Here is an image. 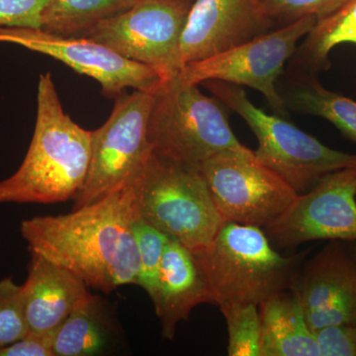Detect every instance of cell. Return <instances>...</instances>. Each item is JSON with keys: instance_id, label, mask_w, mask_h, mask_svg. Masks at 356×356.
Instances as JSON below:
<instances>
[{"instance_id": "5b68a950", "label": "cell", "mask_w": 356, "mask_h": 356, "mask_svg": "<svg viewBox=\"0 0 356 356\" xmlns=\"http://www.w3.org/2000/svg\"><path fill=\"white\" fill-rule=\"evenodd\" d=\"M216 97L204 95L198 84L175 76L156 91L147 124L154 152L193 166L224 151H247L229 126L228 115Z\"/></svg>"}, {"instance_id": "30bf717a", "label": "cell", "mask_w": 356, "mask_h": 356, "mask_svg": "<svg viewBox=\"0 0 356 356\" xmlns=\"http://www.w3.org/2000/svg\"><path fill=\"white\" fill-rule=\"evenodd\" d=\"M197 168L226 222L264 229L299 194L250 149L221 152Z\"/></svg>"}, {"instance_id": "52a82bcc", "label": "cell", "mask_w": 356, "mask_h": 356, "mask_svg": "<svg viewBox=\"0 0 356 356\" xmlns=\"http://www.w3.org/2000/svg\"><path fill=\"white\" fill-rule=\"evenodd\" d=\"M156 91L134 90L115 98L109 118L92 131L88 177L72 209L96 202L139 177L154 151L147 124Z\"/></svg>"}, {"instance_id": "9a60e30c", "label": "cell", "mask_w": 356, "mask_h": 356, "mask_svg": "<svg viewBox=\"0 0 356 356\" xmlns=\"http://www.w3.org/2000/svg\"><path fill=\"white\" fill-rule=\"evenodd\" d=\"M22 286L28 332L50 336L84 298L88 286L76 274L31 252Z\"/></svg>"}, {"instance_id": "6da1fadb", "label": "cell", "mask_w": 356, "mask_h": 356, "mask_svg": "<svg viewBox=\"0 0 356 356\" xmlns=\"http://www.w3.org/2000/svg\"><path fill=\"white\" fill-rule=\"evenodd\" d=\"M135 218L130 184L70 214L24 220L21 235L33 254L76 274L88 287L110 293L138 283Z\"/></svg>"}, {"instance_id": "603a6c76", "label": "cell", "mask_w": 356, "mask_h": 356, "mask_svg": "<svg viewBox=\"0 0 356 356\" xmlns=\"http://www.w3.org/2000/svg\"><path fill=\"white\" fill-rule=\"evenodd\" d=\"M134 231L140 254V273L137 285L142 287L152 298L158 286L161 259L170 238L143 220L137 211Z\"/></svg>"}, {"instance_id": "ba28073f", "label": "cell", "mask_w": 356, "mask_h": 356, "mask_svg": "<svg viewBox=\"0 0 356 356\" xmlns=\"http://www.w3.org/2000/svg\"><path fill=\"white\" fill-rule=\"evenodd\" d=\"M316 16H307L278 29L238 44L198 62L189 63L178 72L180 83L202 84L208 81L248 86L261 92L278 116H288V108L278 90L277 81L284 74L298 42L315 24Z\"/></svg>"}, {"instance_id": "7402d4cb", "label": "cell", "mask_w": 356, "mask_h": 356, "mask_svg": "<svg viewBox=\"0 0 356 356\" xmlns=\"http://www.w3.org/2000/svg\"><path fill=\"white\" fill-rule=\"evenodd\" d=\"M228 327L229 356H261V318L254 304L220 307Z\"/></svg>"}, {"instance_id": "4316f807", "label": "cell", "mask_w": 356, "mask_h": 356, "mask_svg": "<svg viewBox=\"0 0 356 356\" xmlns=\"http://www.w3.org/2000/svg\"><path fill=\"white\" fill-rule=\"evenodd\" d=\"M320 356H356V325H327L314 331Z\"/></svg>"}, {"instance_id": "3957f363", "label": "cell", "mask_w": 356, "mask_h": 356, "mask_svg": "<svg viewBox=\"0 0 356 356\" xmlns=\"http://www.w3.org/2000/svg\"><path fill=\"white\" fill-rule=\"evenodd\" d=\"M214 305L254 304L291 287L306 252L283 257L264 229L226 222L207 248L194 252Z\"/></svg>"}, {"instance_id": "cb8c5ba5", "label": "cell", "mask_w": 356, "mask_h": 356, "mask_svg": "<svg viewBox=\"0 0 356 356\" xmlns=\"http://www.w3.org/2000/svg\"><path fill=\"white\" fill-rule=\"evenodd\" d=\"M27 334L22 286L13 278H4L0 280V350Z\"/></svg>"}, {"instance_id": "7a4b0ae2", "label": "cell", "mask_w": 356, "mask_h": 356, "mask_svg": "<svg viewBox=\"0 0 356 356\" xmlns=\"http://www.w3.org/2000/svg\"><path fill=\"white\" fill-rule=\"evenodd\" d=\"M92 131L65 113L50 72L39 77L31 144L17 172L0 181V203L65 202L83 188Z\"/></svg>"}, {"instance_id": "277c9868", "label": "cell", "mask_w": 356, "mask_h": 356, "mask_svg": "<svg viewBox=\"0 0 356 356\" xmlns=\"http://www.w3.org/2000/svg\"><path fill=\"white\" fill-rule=\"evenodd\" d=\"M132 186L138 215L191 252L207 248L226 222L196 166L153 151Z\"/></svg>"}, {"instance_id": "8fae6325", "label": "cell", "mask_w": 356, "mask_h": 356, "mask_svg": "<svg viewBox=\"0 0 356 356\" xmlns=\"http://www.w3.org/2000/svg\"><path fill=\"white\" fill-rule=\"evenodd\" d=\"M264 229L273 245L280 248L316 241L356 242V168L320 178Z\"/></svg>"}, {"instance_id": "f1b7e54d", "label": "cell", "mask_w": 356, "mask_h": 356, "mask_svg": "<svg viewBox=\"0 0 356 356\" xmlns=\"http://www.w3.org/2000/svg\"><path fill=\"white\" fill-rule=\"evenodd\" d=\"M346 247H348V252L353 255V259H355L356 261V242L348 243Z\"/></svg>"}, {"instance_id": "484cf974", "label": "cell", "mask_w": 356, "mask_h": 356, "mask_svg": "<svg viewBox=\"0 0 356 356\" xmlns=\"http://www.w3.org/2000/svg\"><path fill=\"white\" fill-rule=\"evenodd\" d=\"M48 0H0V27L41 29Z\"/></svg>"}, {"instance_id": "7c38bea8", "label": "cell", "mask_w": 356, "mask_h": 356, "mask_svg": "<svg viewBox=\"0 0 356 356\" xmlns=\"http://www.w3.org/2000/svg\"><path fill=\"white\" fill-rule=\"evenodd\" d=\"M0 43L15 44L60 60L95 79L103 95L116 98L124 89L156 91L165 81L158 70L122 57L84 37H65L42 29L0 27Z\"/></svg>"}, {"instance_id": "ac0fdd59", "label": "cell", "mask_w": 356, "mask_h": 356, "mask_svg": "<svg viewBox=\"0 0 356 356\" xmlns=\"http://www.w3.org/2000/svg\"><path fill=\"white\" fill-rule=\"evenodd\" d=\"M117 334L99 296L89 294L51 334L54 356H93L108 353Z\"/></svg>"}, {"instance_id": "9c48e42d", "label": "cell", "mask_w": 356, "mask_h": 356, "mask_svg": "<svg viewBox=\"0 0 356 356\" xmlns=\"http://www.w3.org/2000/svg\"><path fill=\"white\" fill-rule=\"evenodd\" d=\"M194 0H137L83 35L122 57L158 70L165 81L180 70L179 46Z\"/></svg>"}, {"instance_id": "5bb4252c", "label": "cell", "mask_w": 356, "mask_h": 356, "mask_svg": "<svg viewBox=\"0 0 356 356\" xmlns=\"http://www.w3.org/2000/svg\"><path fill=\"white\" fill-rule=\"evenodd\" d=\"M261 0H194L179 46L180 70L271 31Z\"/></svg>"}, {"instance_id": "44dd1931", "label": "cell", "mask_w": 356, "mask_h": 356, "mask_svg": "<svg viewBox=\"0 0 356 356\" xmlns=\"http://www.w3.org/2000/svg\"><path fill=\"white\" fill-rule=\"evenodd\" d=\"M137 0H48L42 16L44 32L83 37L102 20L127 10Z\"/></svg>"}, {"instance_id": "83f0119b", "label": "cell", "mask_w": 356, "mask_h": 356, "mask_svg": "<svg viewBox=\"0 0 356 356\" xmlns=\"http://www.w3.org/2000/svg\"><path fill=\"white\" fill-rule=\"evenodd\" d=\"M0 356H54L51 337L28 332L22 339L1 348Z\"/></svg>"}, {"instance_id": "4fadbf2b", "label": "cell", "mask_w": 356, "mask_h": 356, "mask_svg": "<svg viewBox=\"0 0 356 356\" xmlns=\"http://www.w3.org/2000/svg\"><path fill=\"white\" fill-rule=\"evenodd\" d=\"M290 291L312 331L356 325V261L341 241H331L299 269Z\"/></svg>"}, {"instance_id": "d4e9b609", "label": "cell", "mask_w": 356, "mask_h": 356, "mask_svg": "<svg viewBox=\"0 0 356 356\" xmlns=\"http://www.w3.org/2000/svg\"><path fill=\"white\" fill-rule=\"evenodd\" d=\"M339 0H261V6L274 23L282 25L307 16L322 15Z\"/></svg>"}, {"instance_id": "e0dca14e", "label": "cell", "mask_w": 356, "mask_h": 356, "mask_svg": "<svg viewBox=\"0 0 356 356\" xmlns=\"http://www.w3.org/2000/svg\"><path fill=\"white\" fill-rule=\"evenodd\" d=\"M261 356H320L314 332L290 290L259 305Z\"/></svg>"}, {"instance_id": "8992f818", "label": "cell", "mask_w": 356, "mask_h": 356, "mask_svg": "<svg viewBox=\"0 0 356 356\" xmlns=\"http://www.w3.org/2000/svg\"><path fill=\"white\" fill-rule=\"evenodd\" d=\"M202 84L222 105L242 117L259 142L257 159L297 193L311 189L327 173L356 168V154L332 149L283 117L267 114L250 102L242 86L221 81Z\"/></svg>"}, {"instance_id": "d6986e66", "label": "cell", "mask_w": 356, "mask_h": 356, "mask_svg": "<svg viewBox=\"0 0 356 356\" xmlns=\"http://www.w3.org/2000/svg\"><path fill=\"white\" fill-rule=\"evenodd\" d=\"M278 90L288 109L325 119L356 144L355 100L324 88L310 72H292Z\"/></svg>"}, {"instance_id": "ffe728a7", "label": "cell", "mask_w": 356, "mask_h": 356, "mask_svg": "<svg viewBox=\"0 0 356 356\" xmlns=\"http://www.w3.org/2000/svg\"><path fill=\"white\" fill-rule=\"evenodd\" d=\"M343 44H356V0H339L317 17L303 44L297 47L293 65L296 72L327 70L331 67L330 54Z\"/></svg>"}, {"instance_id": "2e32d148", "label": "cell", "mask_w": 356, "mask_h": 356, "mask_svg": "<svg viewBox=\"0 0 356 356\" xmlns=\"http://www.w3.org/2000/svg\"><path fill=\"white\" fill-rule=\"evenodd\" d=\"M151 299L161 320V334L170 341L175 339L177 325L188 320L195 307L214 304L196 254L172 238L163 252L158 286Z\"/></svg>"}]
</instances>
